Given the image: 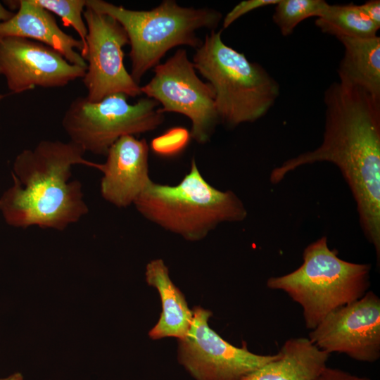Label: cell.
I'll list each match as a JSON object with an SVG mask.
<instances>
[{
    "instance_id": "30bf717a",
    "label": "cell",
    "mask_w": 380,
    "mask_h": 380,
    "mask_svg": "<svg viewBox=\"0 0 380 380\" xmlns=\"http://www.w3.org/2000/svg\"><path fill=\"white\" fill-rule=\"evenodd\" d=\"M192 313L186 337L178 340V361L196 380H240L279 355L251 353L246 343L236 347L210 328V310L196 306Z\"/></svg>"
},
{
    "instance_id": "ffe728a7",
    "label": "cell",
    "mask_w": 380,
    "mask_h": 380,
    "mask_svg": "<svg viewBox=\"0 0 380 380\" xmlns=\"http://www.w3.org/2000/svg\"><path fill=\"white\" fill-rule=\"evenodd\" d=\"M33 1L52 14L59 16L65 26L72 27L77 32L84 46L83 51L80 53L82 56L86 49L87 35V27L83 17L87 0H33Z\"/></svg>"
},
{
    "instance_id": "9a60e30c",
    "label": "cell",
    "mask_w": 380,
    "mask_h": 380,
    "mask_svg": "<svg viewBox=\"0 0 380 380\" xmlns=\"http://www.w3.org/2000/svg\"><path fill=\"white\" fill-rule=\"evenodd\" d=\"M278 353L277 359L240 380H316L327 367L330 355L308 337L286 340Z\"/></svg>"
},
{
    "instance_id": "ac0fdd59",
    "label": "cell",
    "mask_w": 380,
    "mask_h": 380,
    "mask_svg": "<svg viewBox=\"0 0 380 380\" xmlns=\"http://www.w3.org/2000/svg\"><path fill=\"white\" fill-rule=\"evenodd\" d=\"M315 25L322 32L340 37L370 38L377 36L379 27L360 11L359 5L328 4Z\"/></svg>"
},
{
    "instance_id": "8992f818",
    "label": "cell",
    "mask_w": 380,
    "mask_h": 380,
    "mask_svg": "<svg viewBox=\"0 0 380 380\" xmlns=\"http://www.w3.org/2000/svg\"><path fill=\"white\" fill-rule=\"evenodd\" d=\"M86 6L111 16L124 27L131 46L130 75L139 84L170 49L182 45L198 48L202 41L196 32L215 30L222 18L213 8L183 7L173 0H165L149 11L130 10L103 0H87Z\"/></svg>"
},
{
    "instance_id": "44dd1931",
    "label": "cell",
    "mask_w": 380,
    "mask_h": 380,
    "mask_svg": "<svg viewBox=\"0 0 380 380\" xmlns=\"http://www.w3.org/2000/svg\"><path fill=\"white\" fill-rule=\"evenodd\" d=\"M191 139L190 132L183 127H174L152 139V151L161 157H173L182 153Z\"/></svg>"
},
{
    "instance_id": "4fadbf2b",
    "label": "cell",
    "mask_w": 380,
    "mask_h": 380,
    "mask_svg": "<svg viewBox=\"0 0 380 380\" xmlns=\"http://www.w3.org/2000/svg\"><path fill=\"white\" fill-rule=\"evenodd\" d=\"M149 146L145 139L125 135L108 149L104 163L91 167L103 173L102 197L118 208L134 204L151 182L148 175Z\"/></svg>"
},
{
    "instance_id": "52a82bcc",
    "label": "cell",
    "mask_w": 380,
    "mask_h": 380,
    "mask_svg": "<svg viewBox=\"0 0 380 380\" xmlns=\"http://www.w3.org/2000/svg\"><path fill=\"white\" fill-rule=\"evenodd\" d=\"M158 104L148 97L132 104L123 94H110L98 102L79 96L66 109L61 124L70 141L85 152L106 156L120 137L158 128L164 121Z\"/></svg>"
},
{
    "instance_id": "603a6c76",
    "label": "cell",
    "mask_w": 380,
    "mask_h": 380,
    "mask_svg": "<svg viewBox=\"0 0 380 380\" xmlns=\"http://www.w3.org/2000/svg\"><path fill=\"white\" fill-rule=\"evenodd\" d=\"M316 380H372L367 376L354 375L346 371L327 367Z\"/></svg>"
},
{
    "instance_id": "2e32d148",
    "label": "cell",
    "mask_w": 380,
    "mask_h": 380,
    "mask_svg": "<svg viewBox=\"0 0 380 380\" xmlns=\"http://www.w3.org/2000/svg\"><path fill=\"white\" fill-rule=\"evenodd\" d=\"M146 280L154 286L160 296L162 312L158 323L149 331L152 339L186 337L192 322L193 313L181 291L173 284L167 266L161 259L151 260L146 267Z\"/></svg>"
},
{
    "instance_id": "277c9868",
    "label": "cell",
    "mask_w": 380,
    "mask_h": 380,
    "mask_svg": "<svg viewBox=\"0 0 380 380\" xmlns=\"http://www.w3.org/2000/svg\"><path fill=\"white\" fill-rule=\"evenodd\" d=\"M192 63L215 94L220 122L235 127L263 117L279 95L277 82L260 64L227 45L222 30H211Z\"/></svg>"
},
{
    "instance_id": "7a4b0ae2",
    "label": "cell",
    "mask_w": 380,
    "mask_h": 380,
    "mask_svg": "<svg viewBox=\"0 0 380 380\" xmlns=\"http://www.w3.org/2000/svg\"><path fill=\"white\" fill-rule=\"evenodd\" d=\"M86 152L69 141L43 140L15 158L13 184L0 197V211L10 226L63 230L89 213L74 165L91 167Z\"/></svg>"
},
{
    "instance_id": "7c38bea8",
    "label": "cell",
    "mask_w": 380,
    "mask_h": 380,
    "mask_svg": "<svg viewBox=\"0 0 380 380\" xmlns=\"http://www.w3.org/2000/svg\"><path fill=\"white\" fill-rule=\"evenodd\" d=\"M86 69L69 63L42 43L19 37H0V75L11 93L63 87L83 78Z\"/></svg>"
},
{
    "instance_id": "9c48e42d",
    "label": "cell",
    "mask_w": 380,
    "mask_h": 380,
    "mask_svg": "<svg viewBox=\"0 0 380 380\" xmlns=\"http://www.w3.org/2000/svg\"><path fill=\"white\" fill-rule=\"evenodd\" d=\"M83 17L87 27V63L83 83L86 98L98 102L113 94L137 97L142 93L124 64L123 47L129 44L127 34L115 19L86 6Z\"/></svg>"
},
{
    "instance_id": "d4e9b609",
    "label": "cell",
    "mask_w": 380,
    "mask_h": 380,
    "mask_svg": "<svg viewBox=\"0 0 380 380\" xmlns=\"http://www.w3.org/2000/svg\"><path fill=\"white\" fill-rule=\"evenodd\" d=\"M14 13L6 9L0 2V23L8 20L13 16Z\"/></svg>"
},
{
    "instance_id": "5b68a950",
    "label": "cell",
    "mask_w": 380,
    "mask_h": 380,
    "mask_svg": "<svg viewBox=\"0 0 380 380\" xmlns=\"http://www.w3.org/2000/svg\"><path fill=\"white\" fill-rule=\"evenodd\" d=\"M371 265L342 260L323 236L307 246L293 272L270 277L267 286L284 291L303 309L305 327L315 329L331 312L362 298L370 286Z\"/></svg>"
},
{
    "instance_id": "cb8c5ba5",
    "label": "cell",
    "mask_w": 380,
    "mask_h": 380,
    "mask_svg": "<svg viewBox=\"0 0 380 380\" xmlns=\"http://www.w3.org/2000/svg\"><path fill=\"white\" fill-rule=\"evenodd\" d=\"M362 13L374 25L380 27V1L370 0L359 5Z\"/></svg>"
},
{
    "instance_id": "6da1fadb",
    "label": "cell",
    "mask_w": 380,
    "mask_h": 380,
    "mask_svg": "<svg viewBox=\"0 0 380 380\" xmlns=\"http://www.w3.org/2000/svg\"><path fill=\"white\" fill-rule=\"evenodd\" d=\"M325 124L323 141L274 167L273 184L308 164L328 162L336 165L356 203L359 222L380 260V100L364 89L334 82L324 96Z\"/></svg>"
},
{
    "instance_id": "5bb4252c",
    "label": "cell",
    "mask_w": 380,
    "mask_h": 380,
    "mask_svg": "<svg viewBox=\"0 0 380 380\" xmlns=\"http://www.w3.org/2000/svg\"><path fill=\"white\" fill-rule=\"evenodd\" d=\"M11 2L8 4L18 11L8 20L0 23V37H19L42 43L58 51L69 63L87 68L85 61L75 50L83 51L82 42L63 32L51 13L33 0Z\"/></svg>"
},
{
    "instance_id": "3957f363",
    "label": "cell",
    "mask_w": 380,
    "mask_h": 380,
    "mask_svg": "<svg viewBox=\"0 0 380 380\" xmlns=\"http://www.w3.org/2000/svg\"><path fill=\"white\" fill-rule=\"evenodd\" d=\"M134 205L146 219L191 241L205 238L220 223L241 222L247 216L239 197L230 190L211 186L194 158L177 184L151 181Z\"/></svg>"
},
{
    "instance_id": "ba28073f",
    "label": "cell",
    "mask_w": 380,
    "mask_h": 380,
    "mask_svg": "<svg viewBox=\"0 0 380 380\" xmlns=\"http://www.w3.org/2000/svg\"><path fill=\"white\" fill-rule=\"evenodd\" d=\"M154 75L142 94L162 105L159 112L177 113L191 121V139L205 144L220 122L212 87L196 73L187 52L179 49L165 62L154 67Z\"/></svg>"
},
{
    "instance_id": "4316f807",
    "label": "cell",
    "mask_w": 380,
    "mask_h": 380,
    "mask_svg": "<svg viewBox=\"0 0 380 380\" xmlns=\"http://www.w3.org/2000/svg\"><path fill=\"white\" fill-rule=\"evenodd\" d=\"M5 96H6L5 94H0V103L2 101V100L5 98Z\"/></svg>"
},
{
    "instance_id": "484cf974",
    "label": "cell",
    "mask_w": 380,
    "mask_h": 380,
    "mask_svg": "<svg viewBox=\"0 0 380 380\" xmlns=\"http://www.w3.org/2000/svg\"><path fill=\"white\" fill-rule=\"evenodd\" d=\"M0 380H23V377L20 373L17 372L8 377L0 379Z\"/></svg>"
},
{
    "instance_id": "e0dca14e",
    "label": "cell",
    "mask_w": 380,
    "mask_h": 380,
    "mask_svg": "<svg viewBox=\"0 0 380 380\" xmlns=\"http://www.w3.org/2000/svg\"><path fill=\"white\" fill-rule=\"evenodd\" d=\"M343 57L338 68L341 82L357 86L380 100V37H340Z\"/></svg>"
},
{
    "instance_id": "7402d4cb",
    "label": "cell",
    "mask_w": 380,
    "mask_h": 380,
    "mask_svg": "<svg viewBox=\"0 0 380 380\" xmlns=\"http://www.w3.org/2000/svg\"><path fill=\"white\" fill-rule=\"evenodd\" d=\"M279 0H246L236 4L227 14L223 20L222 27L227 28L238 18L243 15L262 7L270 5H276Z\"/></svg>"
},
{
    "instance_id": "8fae6325",
    "label": "cell",
    "mask_w": 380,
    "mask_h": 380,
    "mask_svg": "<svg viewBox=\"0 0 380 380\" xmlns=\"http://www.w3.org/2000/svg\"><path fill=\"white\" fill-rule=\"evenodd\" d=\"M319 349L363 362L380 357V298L372 291L328 314L308 335Z\"/></svg>"
},
{
    "instance_id": "d6986e66",
    "label": "cell",
    "mask_w": 380,
    "mask_h": 380,
    "mask_svg": "<svg viewBox=\"0 0 380 380\" xmlns=\"http://www.w3.org/2000/svg\"><path fill=\"white\" fill-rule=\"evenodd\" d=\"M328 4L324 0H279L272 19L281 34L286 37L303 20L320 17Z\"/></svg>"
}]
</instances>
